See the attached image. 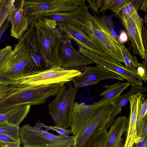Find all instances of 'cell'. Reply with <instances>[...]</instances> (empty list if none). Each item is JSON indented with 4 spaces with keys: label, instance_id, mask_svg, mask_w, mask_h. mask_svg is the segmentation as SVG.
Listing matches in <instances>:
<instances>
[{
    "label": "cell",
    "instance_id": "1",
    "mask_svg": "<svg viewBox=\"0 0 147 147\" xmlns=\"http://www.w3.org/2000/svg\"><path fill=\"white\" fill-rule=\"evenodd\" d=\"M114 101H98L91 105L74 103L71 129L73 147H104L109 122L115 108Z\"/></svg>",
    "mask_w": 147,
    "mask_h": 147
},
{
    "label": "cell",
    "instance_id": "2",
    "mask_svg": "<svg viewBox=\"0 0 147 147\" xmlns=\"http://www.w3.org/2000/svg\"><path fill=\"white\" fill-rule=\"evenodd\" d=\"M34 23L39 49L45 61L46 68L61 66L59 50L61 32L57 28L56 22L40 16Z\"/></svg>",
    "mask_w": 147,
    "mask_h": 147
},
{
    "label": "cell",
    "instance_id": "3",
    "mask_svg": "<svg viewBox=\"0 0 147 147\" xmlns=\"http://www.w3.org/2000/svg\"><path fill=\"white\" fill-rule=\"evenodd\" d=\"M82 26L86 34L108 58L119 64L124 63L115 41V37L101 16H93L88 12L84 24Z\"/></svg>",
    "mask_w": 147,
    "mask_h": 147
},
{
    "label": "cell",
    "instance_id": "4",
    "mask_svg": "<svg viewBox=\"0 0 147 147\" xmlns=\"http://www.w3.org/2000/svg\"><path fill=\"white\" fill-rule=\"evenodd\" d=\"M51 94L48 85L32 86L16 83L8 85L5 94L0 99V113L19 105L43 104Z\"/></svg>",
    "mask_w": 147,
    "mask_h": 147
},
{
    "label": "cell",
    "instance_id": "5",
    "mask_svg": "<svg viewBox=\"0 0 147 147\" xmlns=\"http://www.w3.org/2000/svg\"><path fill=\"white\" fill-rule=\"evenodd\" d=\"M82 72L56 66L24 74L14 83L37 86L55 84H65L72 81Z\"/></svg>",
    "mask_w": 147,
    "mask_h": 147
},
{
    "label": "cell",
    "instance_id": "6",
    "mask_svg": "<svg viewBox=\"0 0 147 147\" xmlns=\"http://www.w3.org/2000/svg\"><path fill=\"white\" fill-rule=\"evenodd\" d=\"M78 90L71 85L67 89L64 84H62L55 99L49 104V113L55 126L65 129L71 127L72 113Z\"/></svg>",
    "mask_w": 147,
    "mask_h": 147
},
{
    "label": "cell",
    "instance_id": "7",
    "mask_svg": "<svg viewBox=\"0 0 147 147\" xmlns=\"http://www.w3.org/2000/svg\"><path fill=\"white\" fill-rule=\"evenodd\" d=\"M21 144L28 147H73L74 136H65L43 131L29 124L20 128Z\"/></svg>",
    "mask_w": 147,
    "mask_h": 147
},
{
    "label": "cell",
    "instance_id": "8",
    "mask_svg": "<svg viewBox=\"0 0 147 147\" xmlns=\"http://www.w3.org/2000/svg\"><path fill=\"white\" fill-rule=\"evenodd\" d=\"M85 0H23V8L30 24L41 15L55 12L73 11L85 5Z\"/></svg>",
    "mask_w": 147,
    "mask_h": 147
},
{
    "label": "cell",
    "instance_id": "9",
    "mask_svg": "<svg viewBox=\"0 0 147 147\" xmlns=\"http://www.w3.org/2000/svg\"><path fill=\"white\" fill-rule=\"evenodd\" d=\"M115 15L119 19L126 30L134 56L138 54L144 59L147 54V51L145 49L142 38L143 20L137 10L129 16L121 11Z\"/></svg>",
    "mask_w": 147,
    "mask_h": 147
},
{
    "label": "cell",
    "instance_id": "10",
    "mask_svg": "<svg viewBox=\"0 0 147 147\" xmlns=\"http://www.w3.org/2000/svg\"><path fill=\"white\" fill-rule=\"evenodd\" d=\"M80 52L96 64V66L116 74L127 81L131 86H142L143 82L134 71L127 68L106 57L79 47Z\"/></svg>",
    "mask_w": 147,
    "mask_h": 147
},
{
    "label": "cell",
    "instance_id": "11",
    "mask_svg": "<svg viewBox=\"0 0 147 147\" xmlns=\"http://www.w3.org/2000/svg\"><path fill=\"white\" fill-rule=\"evenodd\" d=\"M61 35L59 50L61 67L66 69L81 71L88 65L94 63L79 51L74 49L70 40L62 32Z\"/></svg>",
    "mask_w": 147,
    "mask_h": 147
},
{
    "label": "cell",
    "instance_id": "12",
    "mask_svg": "<svg viewBox=\"0 0 147 147\" xmlns=\"http://www.w3.org/2000/svg\"><path fill=\"white\" fill-rule=\"evenodd\" d=\"M56 22L58 28L70 40L74 41L79 47L107 58L86 34L81 26L69 21Z\"/></svg>",
    "mask_w": 147,
    "mask_h": 147
},
{
    "label": "cell",
    "instance_id": "13",
    "mask_svg": "<svg viewBox=\"0 0 147 147\" xmlns=\"http://www.w3.org/2000/svg\"><path fill=\"white\" fill-rule=\"evenodd\" d=\"M11 55L12 65L4 76L13 82L22 76L32 59L22 37L15 45L14 50L11 49Z\"/></svg>",
    "mask_w": 147,
    "mask_h": 147
},
{
    "label": "cell",
    "instance_id": "14",
    "mask_svg": "<svg viewBox=\"0 0 147 147\" xmlns=\"http://www.w3.org/2000/svg\"><path fill=\"white\" fill-rule=\"evenodd\" d=\"M22 37L32 59L25 73L46 69L45 61L39 49L34 22L29 24L23 33Z\"/></svg>",
    "mask_w": 147,
    "mask_h": 147
},
{
    "label": "cell",
    "instance_id": "15",
    "mask_svg": "<svg viewBox=\"0 0 147 147\" xmlns=\"http://www.w3.org/2000/svg\"><path fill=\"white\" fill-rule=\"evenodd\" d=\"M112 79L123 81L120 76L112 72L104 70L99 67L87 66L80 75L72 80L74 86L78 89L84 87L95 85L100 81Z\"/></svg>",
    "mask_w": 147,
    "mask_h": 147
},
{
    "label": "cell",
    "instance_id": "16",
    "mask_svg": "<svg viewBox=\"0 0 147 147\" xmlns=\"http://www.w3.org/2000/svg\"><path fill=\"white\" fill-rule=\"evenodd\" d=\"M142 93L131 96L129 100L130 113L127 124L125 137L123 147H132L138 140L136 131V122L138 113Z\"/></svg>",
    "mask_w": 147,
    "mask_h": 147
},
{
    "label": "cell",
    "instance_id": "17",
    "mask_svg": "<svg viewBox=\"0 0 147 147\" xmlns=\"http://www.w3.org/2000/svg\"><path fill=\"white\" fill-rule=\"evenodd\" d=\"M17 1L18 6L12 12L9 18L11 24V36L19 39L28 28L30 23L23 8V0Z\"/></svg>",
    "mask_w": 147,
    "mask_h": 147
},
{
    "label": "cell",
    "instance_id": "18",
    "mask_svg": "<svg viewBox=\"0 0 147 147\" xmlns=\"http://www.w3.org/2000/svg\"><path fill=\"white\" fill-rule=\"evenodd\" d=\"M128 118L125 116L117 117L114 120L108 132L104 147H122L123 134L126 132Z\"/></svg>",
    "mask_w": 147,
    "mask_h": 147
},
{
    "label": "cell",
    "instance_id": "19",
    "mask_svg": "<svg viewBox=\"0 0 147 147\" xmlns=\"http://www.w3.org/2000/svg\"><path fill=\"white\" fill-rule=\"evenodd\" d=\"M31 106L29 104L19 105L13 107L6 112L0 113V121H6L20 127V124L29 113Z\"/></svg>",
    "mask_w": 147,
    "mask_h": 147
},
{
    "label": "cell",
    "instance_id": "20",
    "mask_svg": "<svg viewBox=\"0 0 147 147\" xmlns=\"http://www.w3.org/2000/svg\"><path fill=\"white\" fill-rule=\"evenodd\" d=\"M131 90L124 95L118 97L114 102L115 108L108 124L109 128L115 119L116 116L121 112V108L125 105L129 101L130 97L139 93L146 92L147 88L142 86H131Z\"/></svg>",
    "mask_w": 147,
    "mask_h": 147
},
{
    "label": "cell",
    "instance_id": "21",
    "mask_svg": "<svg viewBox=\"0 0 147 147\" xmlns=\"http://www.w3.org/2000/svg\"><path fill=\"white\" fill-rule=\"evenodd\" d=\"M130 85L128 82H118L112 85L106 84L102 86L105 90L100 93L99 96L102 97L99 101H104L109 100L115 101L121 93Z\"/></svg>",
    "mask_w": 147,
    "mask_h": 147
},
{
    "label": "cell",
    "instance_id": "22",
    "mask_svg": "<svg viewBox=\"0 0 147 147\" xmlns=\"http://www.w3.org/2000/svg\"><path fill=\"white\" fill-rule=\"evenodd\" d=\"M147 125V100L142 94L138 113L136 122V131L138 140L142 131Z\"/></svg>",
    "mask_w": 147,
    "mask_h": 147
},
{
    "label": "cell",
    "instance_id": "23",
    "mask_svg": "<svg viewBox=\"0 0 147 147\" xmlns=\"http://www.w3.org/2000/svg\"><path fill=\"white\" fill-rule=\"evenodd\" d=\"M115 41L120 52L125 67L136 71L139 63L136 56H133L123 43L120 42L118 39L115 38Z\"/></svg>",
    "mask_w": 147,
    "mask_h": 147
},
{
    "label": "cell",
    "instance_id": "24",
    "mask_svg": "<svg viewBox=\"0 0 147 147\" xmlns=\"http://www.w3.org/2000/svg\"><path fill=\"white\" fill-rule=\"evenodd\" d=\"M132 0H104L102 6L99 11V13L109 10L118 13L124 6L131 2Z\"/></svg>",
    "mask_w": 147,
    "mask_h": 147
},
{
    "label": "cell",
    "instance_id": "25",
    "mask_svg": "<svg viewBox=\"0 0 147 147\" xmlns=\"http://www.w3.org/2000/svg\"><path fill=\"white\" fill-rule=\"evenodd\" d=\"M13 0H0V28L16 7Z\"/></svg>",
    "mask_w": 147,
    "mask_h": 147
},
{
    "label": "cell",
    "instance_id": "26",
    "mask_svg": "<svg viewBox=\"0 0 147 147\" xmlns=\"http://www.w3.org/2000/svg\"><path fill=\"white\" fill-rule=\"evenodd\" d=\"M20 128L6 121H0V135H8L16 140L20 142L19 136Z\"/></svg>",
    "mask_w": 147,
    "mask_h": 147
},
{
    "label": "cell",
    "instance_id": "27",
    "mask_svg": "<svg viewBox=\"0 0 147 147\" xmlns=\"http://www.w3.org/2000/svg\"><path fill=\"white\" fill-rule=\"evenodd\" d=\"M20 142H18L5 134L0 135V144L4 147H20Z\"/></svg>",
    "mask_w": 147,
    "mask_h": 147
},
{
    "label": "cell",
    "instance_id": "28",
    "mask_svg": "<svg viewBox=\"0 0 147 147\" xmlns=\"http://www.w3.org/2000/svg\"><path fill=\"white\" fill-rule=\"evenodd\" d=\"M147 68L142 63H139L136 69V73L141 80L146 82L147 81Z\"/></svg>",
    "mask_w": 147,
    "mask_h": 147
},
{
    "label": "cell",
    "instance_id": "29",
    "mask_svg": "<svg viewBox=\"0 0 147 147\" xmlns=\"http://www.w3.org/2000/svg\"><path fill=\"white\" fill-rule=\"evenodd\" d=\"M112 16V15L107 16L104 13L101 17L111 33L116 38L118 39V36L114 30L113 24L111 19Z\"/></svg>",
    "mask_w": 147,
    "mask_h": 147
},
{
    "label": "cell",
    "instance_id": "30",
    "mask_svg": "<svg viewBox=\"0 0 147 147\" xmlns=\"http://www.w3.org/2000/svg\"><path fill=\"white\" fill-rule=\"evenodd\" d=\"M104 0H88L86 1L92 11L98 14L99 11L101 8Z\"/></svg>",
    "mask_w": 147,
    "mask_h": 147
},
{
    "label": "cell",
    "instance_id": "31",
    "mask_svg": "<svg viewBox=\"0 0 147 147\" xmlns=\"http://www.w3.org/2000/svg\"><path fill=\"white\" fill-rule=\"evenodd\" d=\"M49 127L51 130L57 132L59 135L67 136L70 134H71L70 129H65L58 126H49Z\"/></svg>",
    "mask_w": 147,
    "mask_h": 147
},
{
    "label": "cell",
    "instance_id": "32",
    "mask_svg": "<svg viewBox=\"0 0 147 147\" xmlns=\"http://www.w3.org/2000/svg\"><path fill=\"white\" fill-rule=\"evenodd\" d=\"M142 38L145 49L147 51V31L146 28L143 25L142 28Z\"/></svg>",
    "mask_w": 147,
    "mask_h": 147
},
{
    "label": "cell",
    "instance_id": "33",
    "mask_svg": "<svg viewBox=\"0 0 147 147\" xmlns=\"http://www.w3.org/2000/svg\"><path fill=\"white\" fill-rule=\"evenodd\" d=\"M34 127L39 130L44 132H48L51 130L49 126L44 125L43 123L38 121Z\"/></svg>",
    "mask_w": 147,
    "mask_h": 147
},
{
    "label": "cell",
    "instance_id": "34",
    "mask_svg": "<svg viewBox=\"0 0 147 147\" xmlns=\"http://www.w3.org/2000/svg\"><path fill=\"white\" fill-rule=\"evenodd\" d=\"M147 137L144 138H139L132 147H147Z\"/></svg>",
    "mask_w": 147,
    "mask_h": 147
},
{
    "label": "cell",
    "instance_id": "35",
    "mask_svg": "<svg viewBox=\"0 0 147 147\" xmlns=\"http://www.w3.org/2000/svg\"><path fill=\"white\" fill-rule=\"evenodd\" d=\"M128 38L127 32L124 30H122L118 36V40L121 43H123L127 42Z\"/></svg>",
    "mask_w": 147,
    "mask_h": 147
},
{
    "label": "cell",
    "instance_id": "36",
    "mask_svg": "<svg viewBox=\"0 0 147 147\" xmlns=\"http://www.w3.org/2000/svg\"><path fill=\"white\" fill-rule=\"evenodd\" d=\"M9 16V17L5 20L0 28V38L2 34L10 24Z\"/></svg>",
    "mask_w": 147,
    "mask_h": 147
},
{
    "label": "cell",
    "instance_id": "37",
    "mask_svg": "<svg viewBox=\"0 0 147 147\" xmlns=\"http://www.w3.org/2000/svg\"><path fill=\"white\" fill-rule=\"evenodd\" d=\"M8 86L3 83H0V99L5 94Z\"/></svg>",
    "mask_w": 147,
    "mask_h": 147
},
{
    "label": "cell",
    "instance_id": "38",
    "mask_svg": "<svg viewBox=\"0 0 147 147\" xmlns=\"http://www.w3.org/2000/svg\"><path fill=\"white\" fill-rule=\"evenodd\" d=\"M0 82L8 85L14 84L13 82L0 74Z\"/></svg>",
    "mask_w": 147,
    "mask_h": 147
},
{
    "label": "cell",
    "instance_id": "39",
    "mask_svg": "<svg viewBox=\"0 0 147 147\" xmlns=\"http://www.w3.org/2000/svg\"><path fill=\"white\" fill-rule=\"evenodd\" d=\"M143 0H134L132 3L134 6L137 10L140 8L141 5L142 4Z\"/></svg>",
    "mask_w": 147,
    "mask_h": 147
},
{
    "label": "cell",
    "instance_id": "40",
    "mask_svg": "<svg viewBox=\"0 0 147 147\" xmlns=\"http://www.w3.org/2000/svg\"><path fill=\"white\" fill-rule=\"evenodd\" d=\"M140 10L143 11L146 14H147V0H144L143 1L142 4L140 8Z\"/></svg>",
    "mask_w": 147,
    "mask_h": 147
},
{
    "label": "cell",
    "instance_id": "41",
    "mask_svg": "<svg viewBox=\"0 0 147 147\" xmlns=\"http://www.w3.org/2000/svg\"><path fill=\"white\" fill-rule=\"evenodd\" d=\"M147 137V125L146 126L143 130L140 138H144Z\"/></svg>",
    "mask_w": 147,
    "mask_h": 147
},
{
    "label": "cell",
    "instance_id": "42",
    "mask_svg": "<svg viewBox=\"0 0 147 147\" xmlns=\"http://www.w3.org/2000/svg\"><path fill=\"white\" fill-rule=\"evenodd\" d=\"M147 54L146 55L145 58L144 59L142 63L144 65L146 68H147Z\"/></svg>",
    "mask_w": 147,
    "mask_h": 147
},
{
    "label": "cell",
    "instance_id": "43",
    "mask_svg": "<svg viewBox=\"0 0 147 147\" xmlns=\"http://www.w3.org/2000/svg\"><path fill=\"white\" fill-rule=\"evenodd\" d=\"M144 22H145V24L146 26V27H147V16L146 14L144 18Z\"/></svg>",
    "mask_w": 147,
    "mask_h": 147
},
{
    "label": "cell",
    "instance_id": "44",
    "mask_svg": "<svg viewBox=\"0 0 147 147\" xmlns=\"http://www.w3.org/2000/svg\"><path fill=\"white\" fill-rule=\"evenodd\" d=\"M27 147V146H23V147Z\"/></svg>",
    "mask_w": 147,
    "mask_h": 147
},
{
    "label": "cell",
    "instance_id": "45",
    "mask_svg": "<svg viewBox=\"0 0 147 147\" xmlns=\"http://www.w3.org/2000/svg\"><path fill=\"white\" fill-rule=\"evenodd\" d=\"M0 147H3V146H0Z\"/></svg>",
    "mask_w": 147,
    "mask_h": 147
},
{
    "label": "cell",
    "instance_id": "46",
    "mask_svg": "<svg viewBox=\"0 0 147 147\" xmlns=\"http://www.w3.org/2000/svg\"><path fill=\"white\" fill-rule=\"evenodd\" d=\"M2 83V82H0V83Z\"/></svg>",
    "mask_w": 147,
    "mask_h": 147
},
{
    "label": "cell",
    "instance_id": "47",
    "mask_svg": "<svg viewBox=\"0 0 147 147\" xmlns=\"http://www.w3.org/2000/svg\"><path fill=\"white\" fill-rule=\"evenodd\" d=\"M0 146H1V145L0 144Z\"/></svg>",
    "mask_w": 147,
    "mask_h": 147
}]
</instances>
